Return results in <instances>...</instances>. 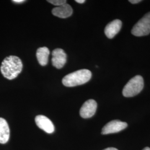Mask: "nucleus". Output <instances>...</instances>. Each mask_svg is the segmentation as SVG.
<instances>
[{"label":"nucleus","mask_w":150,"mask_h":150,"mask_svg":"<svg viewBox=\"0 0 150 150\" xmlns=\"http://www.w3.org/2000/svg\"><path fill=\"white\" fill-rule=\"evenodd\" d=\"M47 1L48 2L57 6L63 5L64 4H66L67 2L66 0H48Z\"/></svg>","instance_id":"obj_13"},{"label":"nucleus","mask_w":150,"mask_h":150,"mask_svg":"<svg viewBox=\"0 0 150 150\" xmlns=\"http://www.w3.org/2000/svg\"><path fill=\"white\" fill-rule=\"evenodd\" d=\"M12 2L14 3H16V4H21V3L25 2V1H24V0H13Z\"/></svg>","instance_id":"obj_15"},{"label":"nucleus","mask_w":150,"mask_h":150,"mask_svg":"<svg viewBox=\"0 0 150 150\" xmlns=\"http://www.w3.org/2000/svg\"><path fill=\"white\" fill-rule=\"evenodd\" d=\"M141 1V0H129V2L132 4H136L139 3Z\"/></svg>","instance_id":"obj_14"},{"label":"nucleus","mask_w":150,"mask_h":150,"mask_svg":"<svg viewBox=\"0 0 150 150\" xmlns=\"http://www.w3.org/2000/svg\"><path fill=\"white\" fill-rule=\"evenodd\" d=\"M133 35L137 37L148 35L150 33V12L137 22L131 30Z\"/></svg>","instance_id":"obj_4"},{"label":"nucleus","mask_w":150,"mask_h":150,"mask_svg":"<svg viewBox=\"0 0 150 150\" xmlns=\"http://www.w3.org/2000/svg\"><path fill=\"white\" fill-rule=\"evenodd\" d=\"M52 13L54 16H57L61 18H66L72 15L73 10L71 6L66 3L63 5L58 6L53 8Z\"/></svg>","instance_id":"obj_10"},{"label":"nucleus","mask_w":150,"mask_h":150,"mask_svg":"<svg viewBox=\"0 0 150 150\" xmlns=\"http://www.w3.org/2000/svg\"><path fill=\"white\" fill-rule=\"evenodd\" d=\"M128 125L125 122L115 120L107 123L102 129V134H111L117 133L127 127Z\"/></svg>","instance_id":"obj_5"},{"label":"nucleus","mask_w":150,"mask_h":150,"mask_svg":"<svg viewBox=\"0 0 150 150\" xmlns=\"http://www.w3.org/2000/svg\"><path fill=\"white\" fill-rule=\"evenodd\" d=\"M103 150H118L116 149V148H113V147H109V148H107L106 149H104Z\"/></svg>","instance_id":"obj_17"},{"label":"nucleus","mask_w":150,"mask_h":150,"mask_svg":"<svg viewBox=\"0 0 150 150\" xmlns=\"http://www.w3.org/2000/svg\"><path fill=\"white\" fill-rule=\"evenodd\" d=\"M97 104L94 100H88L85 102L80 111V116L83 118L92 117L96 112Z\"/></svg>","instance_id":"obj_6"},{"label":"nucleus","mask_w":150,"mask_h":150,"mask_svg":"<svg viewBox=\"0 0 150 150\" xmlns=\"http://www.w3.org/2000/svg\"><path fill=\"white\" fill-rule=\"evenodd\" d=\"M142 150H150V147H145V148H144V149Z\"/></svg>","instance_id":"obj_18"},{"label":"nucleus","mask_w":150,"mask_h":150,"mask_svg":"<svg viewBox=\"0 0 150 150\" xmlns=\"http://www.w3.org/2000/svg\"><path fill=\"white\" fill-rule=\"evenodd\" d=\"M52 63L56 68L60 69L64 66L67 61V54L61 48L54 50L52 53Z\"/></svg>","instance_id":"obj_7"},{"label":"nucleus","mask_w":150,"mask_h":150,"mask_svg":"<svg viewBox=\"0 0 150 150\" xmlns=\"http://www.w3.org/2000/svg\"><path fill=\"white\" fill-rule=\"evenodd\" d=\"M122 22L116 19L110 22L105 28V33L108 38H114L120 32L122 27Z\"/></svg>","instance_id":"obj_9"},{"label":"nucleus","mask_w":150,"mask_h":150,"mask_svg":"<svg viewBox=\"0 0 150 150\" xmlns=\"http://www.w3.org/2000/svg\"><path fill=\"white\" fill-rule=\"evenodd\" d=\"M92 73L90 70L82 69L65 76L62 83L66 87H75L85 84L90 80Z\"/></svg>","instance_id":"obj_2"},{"label":"nucleus","mask_w":150,"mask_h":150,"mask_svg":"<svg viewBox=\"0 0 150 150\" xmlns=\"http://www.w3.org/2000/svg\"><path fill=\"white\" fill-rule=\"evenodd\" d=\"M23 64L21 59L16 56H9L1 64V72L8 80H13L21 72Z\"/></svg>","instance_id":"obj_1"},{"label":"nucleus","mask_w":150,"mask_h":150,"mask_svg":"<svg viewBox=\"0 0 150 150\" xmlns=\"http://www.w3.org/2000/svg\"><path fill=\"white\" fill-rule=\"evenodd\" d=\"M50 50L46 47L38 48L36 52V56L39 64L41 66H46L48 63Z\"/></svg>","instance_id":"obj_12"},{"label":"nucleus","mask_w":150,"mask_h":150,"mask_svg":"<svg viewBox=\"0 0 150 150\" xmlns=\"http://www.w3.org/2000/svg\"><path fill=\"white\" fill-rule=\"evenodd\" d=\"M10 131L8 123L4 118L0 117V144H5L10 139Z\"/></svg>","instance_id":"obj_11"},{"label":"nucleus","mask_w":150,"mask_h":150,"mask_svg":"<svg viewBox=\"0 0 150 150\" xmlns=\"http://www.w3.org/2000/svg\"><path fill=\"white\" fill-rule=\"evenodd\" d=\"M144 86L143 77L140 75L134 76L124 87L122 91L123 96L131 97L138 95L143 90Z\"/></svg>","instance_id":"obj_3"},{"label":"nucleus","mask_w":150,"mask_h":150,"mask_svg":"<svg viewBox=\"0 0 150 150\" xmlns=\"http://www.w3.org/2000/svg\"><path fill=\"white\" fill-rule=\"evenodd\" d=\"M35 122L38 127L47 134H52L54 131L52 122L46 116L38 115L35 117Z\"/></svg>","instance_id":"obj_8"},{"label":"nucleus","mask_w":150,"mask_h":150,"mask_svg":"<svg viewBox=\"0 0 150 150\" xmlns=\"http://www.w3.org/2000/svg\"><path fill=\"white\" fill-rule=\"evenodd\" d=\"M75 1L79 4H83L84 2H85V0H76Z\"/></svg>","instance_id":"obj_16"}]
</instances>
